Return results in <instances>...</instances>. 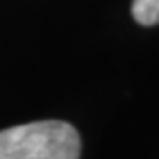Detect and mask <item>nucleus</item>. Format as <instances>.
<instances>
[{
  "label": "nucleus",
  "mask_w": 159,
  "mask_h": 159,
  "mask_svg": "<svg viewBox=\"0 0 159 159\" xmlns=\"http://www.w3.org/2000/svg\"><path fill=\"white\" fill-rule=\"evenodd\" d=\"M81 138L63 121H37L0 130V159H79Z\"/></svg>",
  "instance_id": "obj_1"
},
{
  "label": "nucleus",
  "mask_w": 159,
  "mask_h": 159,
  "mask_svg": "<svg viewBox=\"0 0 159 159\" xmlns=\"http://www.w3.org/2000/svg\"><path fill=\"white\" fill-rule=\"evenodd\" d=\"M132 17L140 25H157L159 23V0H134Z\"/></svg>",
  "instance_id": "obj_2"
}]
</instances>
